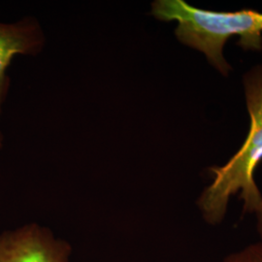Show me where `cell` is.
Listing matches in <instances>:
<instances>
[{"label": "cell", "mask_w": 262, "mask_h": 262, "mask_svg": "<svg viewBox=\"0 0 262 262\" xmlns=\"http://www.w3.org/2000/svg\"><path fill=\"white\" fill-rule=\"evenodd\" d=\"M151 15L162 21H178L179 41L203 53L223 75L231 70L223 55L229 38L239 37L245 51L262 50V13L255 10L216 12L195 8L184 0H157Z\"/></svg>", "instance_id": "6da1fadb"}, {"label": "cell", "mask_w": 262, "mask_h": 262, "mask_svg": "<svg viewBox=\"0 0 262 262\" xmlns=\"http://www.w3.org/2000/svg\"><path fill=\"white\" fill-rule=\"evenodd\" d=\"M246 101L251 127L241 149L221 167H212L213 183L197 201L204 220L219 225L225 217L229 199L240 192L244 211L254 213L262 204V195L254 181V172L262 161V66L253 67L244 78Z\"/></svg>", "instance_id": "7a4b0ae2"}, {"label": "cell", "mask_w": 262, "mask_h": 262, "mask_svg": "<svg viewBox=\"0 0 262 262\" xmlns=\"http://www.w3.org/2000/svg\"><path fill=\"white\" fill-rule=\"evenodd\" d=\"M71 247L37 224L0 234V262H68Z\"/></svg>", "instance_id": "3957f363"}, {"label": "cell", "mask_w": 262, "mask_h": 262, "mask_svg": "<svg viewBox=\"0 0 262 262\" xmlns=\"http://www.w3.org/2000/svg\"><path fill=\"white\" fill-rule=\"evenodd\" d=\"M45 44L46 37L37 19L25 17L15 23L0 21V119L11 84L7 69L14 56H37ZM3 144L4 136L0 130V150Z\"/></svg>", "instance_id": "277c9868"}, {"label": "cell", "mask_w": 262, "mask_h": 262, "mask_svg": "<svg viewBox=\"0 0 262 262\" xmlns=\"http://www.w3.org/2000/svg\"><path fill=\"white\" fill-rule=\"evenodd\" d=\"M224 262H262V242L250 245L237 253L229 254Z\"/></svg>", "instance_id": "5b68a950"}, {"label": "cell", "mask_w": 262, "mask_h": 262, "mask_svg": "<svg viewBox=\"0 0 262 262\" xmlns=\"http://www.w3.org/2000/svg\"><path fill=\"white\" fill-rule=\"evenodd\" d=\"M254 214L256 215V219H257V230L261 237L262 242V204L257 208V210L254 212Z\"/></svg>", "instance_id": "8992f818"}]
</instances>
